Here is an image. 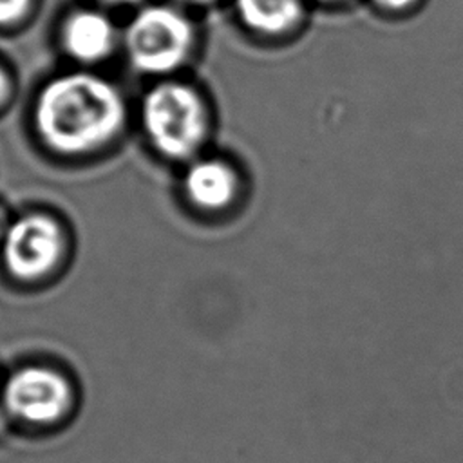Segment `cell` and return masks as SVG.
<instances>
[{
    "label": "cell",
    "instance_id": "obj_1",
    "mask_svg": "<svg viewBox=\"0 0 463 463\" xmlns=\"http://www.w3.org/2000/svg\"><path fill=\"white\" fill-rule=\"evenodd\" d=\"M125 123V101L107 80L89 72L52 78L38 94L34 127L54 152L76 156L107 145Z\"/></svg>",
    "mask_w": 463,
    "mask_h": 463
},
{
    "label": "cell",
    "instance_id": "obj_2",
    "mask_svg": "<svg viewBox=\"0 0 463 463\" xmlns=\"http://www.w3.org/2000/svg\"><path fill=\"white\" fill-rule=\"evenodd\" d=\"M143 128L152 146L170 157L186 159L197 152L206 136V109L188 85L163 81L143 98Z\"/></svg>",
    "mask_w": 463,
    "mask_h": 463
},
{
    "label": "cell",
    "instance_id": "obj_3",
    "mask_svg": "<svg viewBox=\"0 0 463 463\" xmlns=\"http://www.w3.org/2000/svg\"><path fill=\"white\" fill-rule=\"evenodd\" d=\"M192 42V24L166 5L141 9L123 34L128 61L146 74H165L177 69L188 58Z\"/></svg>",
    "mask_w": 463,
    "mask_h": 463
},
{
    "label": "cell",
    "instance_id": "obj_4",
    "mask_svg": "<svg viewBox=\"0 0 463 463\" xmlns=\"http://www.w3.org/2000/svg\"><path fill=\"white\" fill-rule=\"evenodd\" d=\"M63 248L60 226L45 215L18 219L4 235V260L20 279H38L49 273Z\"/></svg>",
    "mask_w": 463,
    "mask_h": 463
},
{
    "label": "cell",
    "instance_id": "obj_5",
    "mask_svg": "<svg viewBox=\"0 0 463 463\" xmlns=\"http://www.w3.org/2000/svg\"><path fill=\"white\" fill-rule=\"evenodd\" d=\"M7 409L33 423H51L71 405V387L63 376L43 367H25L14 373L4 389Z\"/></svg>",
    "mask_w": 463,
    "mask_h": 463
},
{
    "label": "cell",
    "instance_id": "obj_6",
    "mask_svg": "<svg viewBox=\"0 0 463 463\" xmlns=\"http://www.w3.org/2000/svg\"><path fill=\"white\" fill-rule=\"evenodd\" d=\"M60 38L71 58L83 63H94L112 52L116 45V29L107 14L94 9H80L65 18Z\"/></svg>",
    "mask_w": 463,
    "mask_h": 463
},
{
    "label": "cell",
    "instance_id": "obj_7",
    "mask_svg": "<svg viewBox=\"0 0 463 463\" xmlns=\"http://www.w3.org/2000/svg\"><path fill=\"white\" fill-rule=\"evenodd\" d=\"M235 172L219 159H199L184 175L186 197L199 208H224L235 195Z\"/></svg>",
    "mask_w": 463,
    "mask_h": 463
},
{
    "label": "cell",
    "instance_id": "obj_8",
    "mask_svg": "<svg viewBox=\"0 0 463 463\" xmlns=\"http://www.w3.org/2000/svg\"><path fill=\"white\" fill-rule=\"evenodd\" d=\"M241 22L255 33L282 34L302 18L300 0H235Z\"/></svg>",
    "mask_w": 463,
    "mask_h": 463
},
{
    "label": "cell",
    "instance_id": "obj_9",
    "mask_svg": "<svg viewBox=\"0 0 463 463\" xmlns=\"http://www.w3.org/2000/svg\"><path fill=\"white\" fill-rule=\"evenodd\" d=\"M31 7V0H0V25H11L22 20Z\"/></svg>",
    "mask_w": 463,
    "mask_h": 463
},
{
    "label": "cell",
    "instance_id": "obj_10",
    "mask_svg": "<svg viewBox=\"0 0 463 463\" xmlns=\"http://www.w3.org/2000/svg\"><path fill=\"white\" fill-rule=\"evenodd\" d=\"M374 2L387 11H405L411 5H414L418 0H374Z\"/></svg>",
    "mask_w": 463,
    "mask_h": 463
},
{
    "label": "cell",
    "instance_id": "obj_11",
    "mask_svg": "<svg viewBox=\"0 0 463 463\" xmlns=\"http://www.w3.org/2000/svg\"><path fill=\"white\" fill-rule=\"evenodd\" d=\"M9 94H11V80L7 72L0 67V105L9 98Z\"/></svg>",
    "mask_w": 463,
    "mask_h": 463
},
{
    "label": "cell",
    "instance_id": "obj_12",
    "mask_svg": "<svg viewBox=\"0 0 463 463\" xmlns=\"http://www.w3.org/2000/svg\"><path fill=\"white\" fill-rule=\"evenodd\" d=\"M107 5H132V4H137L139 0H99Z\"/></svg>",
    "mask_w": 463,
    "mask_h": 463
},
{
    "label": "cell",
    "instance_id": "obj_13",
    "mask_svg": "<svg viewBox=\"0 0 463 463\" xmlns=\"http://www.w3.org/2000/svg\"><path fill=\"white\" fill-rule=\"evenodd\" d=\"M181 2H186V4H194V5H203V4H210L212 0H181Z\"/></svg>",
    "mask_w": 463,
    "mask_h": 463
},
{
    "label": "cell",
    "instance_id": "obj_14",
    "mask_svg": "<svg viewBox=\"0 0 463 463\" xmlns=\"http://www.w3.org/2000/svg\"><path fill=\"white\" fill-rule=\"evenodd\" d=\"M322 2H342V0H322Z\"/></svg>",
    "mask_w": 463,
    "mask_h": 463
}]
</instances>
